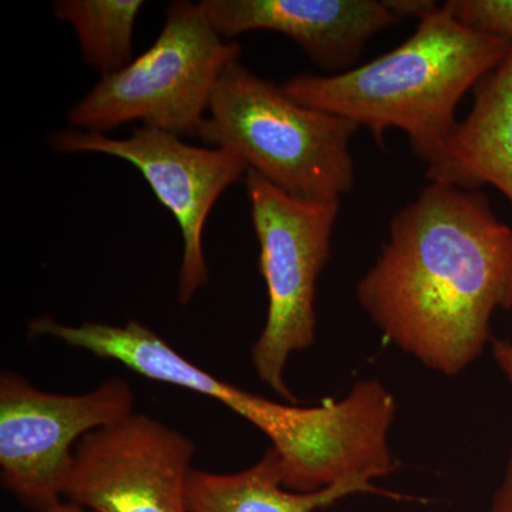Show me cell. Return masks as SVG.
Wrapping results in <instances>:
<instances>
[{
  "label": "cell",
  "mask_w": 512,
  "mask_h": 512,
  "mask_svg": "<svg viewBox=\"0 0 512 512\" xmlns=\"http://www.w3.org/2000/svg\"><path fill=\"white\" fill-rule=\"evenodd\" d=\"M356 296L387 342L460 375L490 342L495 311L512 309V229L483 192L430 183L394 215Z\"/></svg>",
  "instance_id": "6da1fadb"
},
{
  "label": "cell",
  "mask_w": 512,
  "mask_h": 512,
  "mask_svg": "<svg viewBox=\"0 0 512 512\" xmlns=\"http://www.w3.org/2000/svg\"><path fill=\"white\" fill-rule=\"evenodd\" d=\"M511 43L466 28L439 6L406 42L372 62L338 74H298L281 87L302 106L366 127L379 146L389 128H399L430 167L456 131L458 103Z\"/></svg>",
  "instance_id": "7a4b0ae2"
},
{
  "label": "cell",
  "mask_w": 512,
  "mask_h": 512,
  "mask_svg": "<svg viewBox=\"0 0 512 512\" xmlns=\"http://www.w3.org/2000/svg\"><path fill=\"white\" fill-rule=\"evenodd\" d=\"M359 127L296 103L235 60L215 83L198 138L228 148L292 197L336 202L355 185L350 140Z\"/></svg>",
  "instance_id": "3957f363"
},
{
  "label": "cell",
  "mask_w": 512,
  "mask_h": 512,
  "mask_svg": "<svg viewBox=\"0 0 512 512\" xmlns=\"http://www.w3.org/2000/svg\"><path fill=\"white\" fill-rule=\"evenodd\" d=\"M239 56L241 46L214 29L200 3L177 0L156 42L124 69L101 77L67 120L87 133L141 121L174 136L198 138L215 83Z\"/></svg>",
  "instance_id": "277c9868"
},
{
  "label": "cell",
  "mask_w": 512,
  "mask_h": 512,
  "mask_svg": "<svg viewBox=\"0 0 512 512\" xmlns=\"http://www.w3.org/2000/svg\"><path fill=\"white\" fill-rule=\"evenodd\" d=\"M244 181L259 242V271L268 291L266 322L252 346V365L266 386L295 404L285 367L316 340V282L330 258L339 201L292 197L252 170Z\"/></svg>",
  "instance_id": "5b68a950"
},
{
  "label": "cell",
  "mask_w": 512,
  "mask_h": 512,
  "mask_svg": "<svg viewBox=\"0 0 512 512\" xmlns=\"http://www.w3.org/2000/svg\"><path fill=\"white\" fill-rule=\"evenodd\" d=\"M133 413V390L119 377L89 393L60 394L5 370L0 376L3 488L26 507L47 510L64 498L77 443Z\"/></svg>",
  "instance_id": "8992f818"
},
{
  "label": "cell",
  "mask_w": 512,
  "mask_h": 512,
  "mask_svg": "<svg viewBox=\"0 0 512 512\" xmlns=\"http://www.w3.org/2000/svg\"><path fill=\"white\" fill-rule=\"evenodd\" d=\"M50 146L62 154H104L137 168L157 200L174 215L184 239L177 298L188 305L207 284L202 249L205 222L222 192L248 173V165L228 148L190 146L180 137L141 127L128 138H113L82 130L52 134Z\"/></svg>",
  "instance_id": "52a82bcc"
},
{
  "label": "cell",
  "mask_w": 512,
  "mask_h": 512,
  "mask_svg": "<svg viewBox=\"0 0 512 512\" xmlns=\"http://www.w3.org/2000/svg\"><path fill=\"white\" fill-rule=\"evenodd\" d=\"M194 453L180 431L130 414L77 443L63 497L93 512H190Z\"/></svg>",
  "instance_id": "ba28073f"
},
{
  "label": "cell",
  "mask_w": 512,
  "mask_h": 512,
  "mask_svg": "<svg viewBox=\"0 0 512 512\" xmlns=\"http://www.w3.org/2000/svg\"><path fill=\"white\" fill-rule=\"evenodd\" d=\"M200 5L225 39L254 30L282 33L333 74L345 72L373 36L402 20L384 0H202Z\"/></svg>",
  "instance_id": "9c48e42d"
},
{
  "label": "cell",
  "mask_w": 512,
  "mask_h": 512,
  "mask_svg": "<svg viewBox=\"0 0 512 512\" xmlns=\"http://www.w3.org/2000/svg\"><path fill=\"white\" fill-rule=\"evenodd\" d=\"M426 177L466 191L493 185L512 204V43L474 87L473 109Z\"/></svg>",
  "instance_id": "30bf717a"
},
{
  "label": "cell",
  "mask_w": 512,
  "mask_h": 512,
  "mask_svg": "<svg viewBox=\"0 0 512 512\" xmlns=\"http://www.w3.org/2000/svg\"><path fill=\"white\" fill-rule=\"evenodd\" d=\"M375 491L360 484H338L313 493L288 490L282 483L281 460L271 447L258 463L238 473L192 468L187 507L190 512H315L348 495Z\"/></svg>",
  "instance_id": "8fae6325"
},
{
  "label": "cell",
  "mask_w": 512,
  "mask_h": 512,
  "mask_svg": "<svg viewBox=\"0 0 512 512\" xmlns=\"http://www.w3.org/2000/svg\"><path fill=\"white\" fill-rule=\"evenodd\" d=\"M141 0H59L57 19L72 26L84 62L110 76L133 60L134 28Z\"/></svg>",
  "instance_id": "7c38bea8"
},
{
  "label": "cell",
  "mask_w": 512,
  "mask_h": 512,
  "mask_svg": "<svg viewBox=\"0 0 512 512\" xmlns=\"http://www.w3.org/2000/svg\"><path fill=\"white\" fill-rule=\"evenodd\" d=\"M443 6L466 28L512 42V0H448Z\"/></svg>",
  "instance_id": "4fadbf2b"
},
{
  "label": "cell",
  "mask_w": 512,
  "mask_h": 512,
  "mask_svg": "<svg viewBox=\"0 0 512 512\" xmlns=\"http://www.w3.org/2000/svg\"><path fill=\"white\" fill-rule=\"evenodd\" d=\"M384 3L400 19L417 18L420 20L423 16L429 15L433 10L439 8L437 2H431V0H384Z\"/></svg>",
  "instance_id": "5bb4252c"
},
{
  "label": "cell",
  "mask_w": 512,
  "mask_h": 512,
  "mask_svg": "<svg viewBox=\"0 0 512 512\" xmlns=\"http://www.w3.org/2000/svg\"><path fill=\"white\" fill-rule=\"evenodd\" d=\"M487 512H512V447L503 483L495 493Z\"/></svg>",
  "instance_id": "9a60e30c"
},
{
  "label": "cell",
  "mask_w": 512,
  "mask_h": 512,
  "mask_svg": "<svg viewBox=\"0 0 512 512\" xmlns=\"http://www.w3.org/2000/svg\"><path fill=\"white\" fill-rule=\"evenodd\" d=\"M493 356L495 363L500 367L512 390V342L494 339Z\"/></svg>",
  "instance_id": "2e32d148"
},
{
  "label": "cell",
  "mask_w": 512,
  "mask_h": 512,
  "mask_svg": "<svg viewBox=\"0 0 512 512\" xmlns=\"http://www.w3.org/2000/svg\"><path fill=\"white\" fill-rule=\"evenodd\" d=\"M40 512H93L90 511L89 508L83 507V505L74 503V501L70 500H62L59 503L52 505V507L47 508L45 511Z\"/></svg>",
  "instance_id": "e0dca14e"
}]
</instances>
